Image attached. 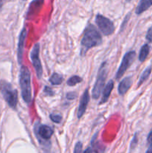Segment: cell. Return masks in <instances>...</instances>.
Wrapping results in <instances>:
<instances>
[{"label":"cell","instance_id":"1","mask_svg":"<svg viewBox=\"0 0 152 153\" xmlns=\"http://www.w3.org/2000/svg\"><path fill=\"white\" fill-rule=\"evenodd\" d=\"M102 41V38L99 31L92 24H89L85 29L83 36L81 39V46L85 49L99 46Z\"/></svg>","mask_w":152,"mask_h":153},{"label":"cell","instance_id":"2","mask_svg":"<svg viewBox=\"0 0 152 153\" xmlns=\"http://www.w3.org/2000/svg\"><path fill=\"white\" fill-rule=\"evenodd\" d=\"M19 85L21 88V94L24 101L28 104L31 102V72L25 66H22L19 73Z\"/></svg>","mask_w":152,"mask_h":153},{"label":"cell","instance_id":"3","mask_svg":"<svg viewBox=\"0 0 152 153\" xmlns=\"http://www.w3.org/2000/svg\"><path fill=\"white\" fill-rule=\"evenodd\" d=\"M0 91L11 108L16 109L18 102V93L16 89L13 88L11 84L6 81L0 82Z\"/></svg>","mask_w":152,"mask_h":153},{"label":"cell","instance_id":"4","mask_svg":"<svg viewBox=\"0 0 152 153\" xmlns=\"http://www.w3.org/2000/svg\"><path fill=\"white\" fill-rule=\"evenodd\" d=\"M107 76V62H104L102 63L101 67L99 68V70H98L95 84L93 87V90H92V97L95 99V100L98 99V97H100V94H101L103 88H104Z\"/></svg>","mask_w":152,"mask_h":153},{"label":"cell","instance_id":"5","mask_svg":"<svg viewBox=\"0 0 152 153\" xmlns=\"http://www.w3.org/2000/svg\"><path fill=\"white\" fill-rule=\"evenodd\" d=\"M95 23L104 35L108 36L114 32L115 27L113 22L103 15L98 14L95 16Z\"/></svg>","mask_w":152,"mask_h":153},{"label":"cell","instance_id":"6","mask_svg":"<svg viewBox=\"0 0 152 153\" xmlns=\"http://www.w3.org/2000/svg\"><path fill=\"white\" fill-rule=\"evenodd\" d=\"M135 58H136L135 51H130V52H127V53L125 54V56L123 57V59H122V63H121L120 66H119V69H118L117 73H116V79H119L121 77H122L124 73L127 71V70H128V69L131 67V64H133Z\"/></svg>","mask_w":152,"mask_h":153},{"label":"cell","instance_id":"7","mask_svg":"<svg viewBox=\"0 0 152 153\" xmlns=\"http://www.w3.org/2000/svg\"><path fill=\"white\" fill-rule=\"evenodd\" d=\"M31 60L33 67L36 70L37 78L40 79L43 76V67L40 60V44L37 43L34 44L31 52Z\"/></svg>","mask_w":152,"mask_h":153},{"label":"cell","instance_id":"8","mask_svg":"<svg viewBox=\"0 0 152 153\" xmlns=\"http://www.w3.org/2000/svg\"><path fill=\"white\" fill-rule=\"evenodd\" d=\"M43 2H44V0H33L30 4L28 11H27V19L34 18L40 11L43 7Z\"/></svg>","mask_w":152,"mask_h":153},{"label":"cell","instance_id":"9","mask_svg":"<svg viewBox=\"0 0 152 153\" xmlns=\"http://www.w3.org/2000/svg\"><path fill=\"white\" fill-rule=\"evenodd\" d=\"M27 31L25 27H23V28L21 31L19 37V41H18V47H17V59L19 64H22V57H23V52H24V45H25V40L26 38Z\"/></svg>","mask_w":152,"mask_h":153},{"label":"cell","instance_id":"10","mask_svg":"<svg viewBox=\"0 0 152 153\" xmlns=\"http://www.w3.org/2000/svg\"><path fill=\"white\" fill-rule=\"evenodd\" d=\"M89 89L86 88L85 91L83 92V96H82L81 99H80V104H79L78 110H77V117L80 118L83 114H84L85 111L86 110V107L89 103Z\"/></svg>","mask_w":152,"mask_h":153},{"label":"cell","instance_id":"11","mask_svg":"<svg viewBox=\"0 0 152 153\" xmlns=\"http://www.w3.org/2000/svg\"><path fill=\"white\" fill-rule=\"evenodd\" d=\"M133 83V79L131 76H128V77L125 78L124 79H122L121 81V82L119 83V88H118V91H119V94L120 95H124L127 93V91L129 90V88H131V85Z\"/></svg>","mask_w":152,"mask_h":153},{"label":"cell","instance_id":"12","mask_svg":"<svg viewBox=\"0 0 152 153\" xmlns=\"http://www.w3.org/2000/svg\"><path fill=\"white\" fill-rule=\"evenodd\" d=\"M53 134V130L49 126L42 125L39 127V135L45 140H49Z\"/></svg>","mask_w":152,"mask_h":153},{"label":"cell","instance_id":"13","mask_svg":"<svg viewBox=\"0 0 152 153\" xmlns=\"http://www.w3.org/2000/svg\"><path fill=\"white\" fill-rule=\"evenodd\" d=\"M113 88H114V82H113V81L110 80L108 82V83L107 84V85H106L105 88L104 89V91H103L102 98H101V101L100 102V104L105 103L108 100Z\"/></svg>","mask_w":152,"mask_h":153},{"label":"cell","instance_id":"14","mask_svg":"<svg viewBox=\"0 0 152 153\" xmlns=\"http://www.w3.org/2000/svg\"><path fill=\"white\" fill-rule=\"evenodd\" d=\"M152 6V0H140L136 8V13L139 15Z\"/></svg>","mask_w":152,"mask_h":153},{"label":"cell","instance_id":"15","mask_svg":"<svg viewBox=\"0 0 152 153\" xmlns=\"http://www.w3.org/2000/svg\"><path fill=\"white\" fill-rule=\"evenodd\" d=\"M151 70H152V67L151 66H149V67H148L147 68H146L145 70L143 71V73H142L141 76H140L139 80L138 87L141 86V85H142V84L144 83V82H145L148 79L149 76H150V75H151Z\"/></svg>","mask_w":152,"mask_h":153},{"label":"cell","instance_id":"16","mask_svg":"<svg viewBox=\"0 0 152 153\" xmlns=\"http://www.w3.org/2000/svg\"><path fill=\"white\" fill-rule=\"evenodd\" d=\"M149 51H150V47L148 44H144L142 46L141 49H140L139 55V60L141 62H143L146 59V58H147L149 54Z\"/></svg>","mask_w":152,"mask_h":153},{"label":"cell","instance_id":"17","mask_svg":"<svg viewBox=\"0 0 152 153\" xmlns=\"http://www.w3.org/2000/svg\"><path fill=\"white\" fill-rule=\"evenodd\" d=\"M49 82L53 85H61L63 82V77L58 73H55L51 76L50 79H49Z\"/></svg>","mask_w":152,"mask_h":153},{"label":"cell","instance_id":"18","mask_svg":"<svg viewBox=\"0 0 152 153\" xmlns=\"http://www.w3.org/2000/svg\"><path fill=\"white\" fill-rule=\"evenodd\" d=\"M80 82H82V79L78 76H73L72 77H71L70 79H68L67 81V85L69 86H75L77 84L80 83Z\"/></svg>","mask_w":152,"mask_h":153},{"label":"cell","instance_id":"19","mask_svg":"<svg viewBox=\"0 0 152 153\" xmlns=\"http://www.w3.org/2000/svg\"><path fill=\"white\" fill-rule=\"evenodd\" d=\"M95 139H96V137L95 136V137H93V139H92L94 140V143L92 142V146L94 149L93 153H104V147H103V146H100L99 144L95 143Z\"/></svg>","mask_w":152,"mask_h":153},{"label":"cell","instance_id":"20","mask_svg":"<svg viewBox=\"0 0 152 153\" xmlns=\"http://www.w3.org/2000/svg\"><path fill=\"white\" fill-rule=\"evenodd\" d=\"M50 119L55 123H60L62 121V116L58 114H50Z\"/></svg>","mask_w":152,"mask_h":153},{"label":"cell","instance_id":"21","mask_svg":"<svg viewBox=\"0 0 152 153\" xmlns=\"http://www.w3.org/2000/svg\"><path fill=\"white\" fill-rule=\"evenodd\" d=\"M137 143H138V137H137V133H136V134H134V138H133L132 141H131V150H132V149H134V148L137 146Z\"/></svg>","mask_w":152,"mask_h":153},{"label":"cell","instance_id":"22","mask_svg":"<svg viewBox=\"0 0 152 153\" xmlns=\"http://www.w3.org/2000/svg\"><path fill=\"white\" fill-rule=\"evenodd\" d=\"M82 147H83V145L81 142H77L75 146L74 153H82Z\"/></svg>","mask_w":152,"mask_h":153},{"label":"cell","instance_id":"23","mask_svg":"<svg viewBox=\"0 0 152 153\" xmlns=\"http://www.w3.org/2000/svg\"><path fill=\"white\" fill-rule=\"evenodd\" d=\"M146 39L149 42H152V26L148 31L147 34H146Z\"/></svg>","mask_w":152,"mask_h":153},{"label":"cell","instance_id":"24","mask_svg":"<svg viewBox=\"0 0 152 153\" xmlns=\"http://www.w3.org/2000/svg\"><path fill=\"white\" fill-rule=\"evenodd\" d=\"M44 93L46 94V95L47 96H52L54 94V92L52 91V90L50 88H49V87H45Z\"/></svg>","mask_w":152,"mask_h":153},{"label":"cell","instance_id":"25","mask_svg":"<svg viewBox=\"0 0 152 153\" xmlns=\"http://www.w3.org/2000/svg\"><path fill=\"white\" fill-rule=\"evenodd\" d=\"M76 97H77V96H76V94H75V93H74V92L68 93V94H67V95H66V98L68 99V100H74V99H75Z\"/></svg>","mask_w":152,"mask_h":153},{"label":"cell","instance_id":"26","mask_svg":"<svg viewBox=\"0 0 152 153\" xmlns=\"http://www.w3.org/2000/svg\"><path fill=\"white\" fill-rule=\"evenodd\" d=\"M147 141L148 143V144L150 145H152V129L151 130V131L149 132L148 135V137H147Z\"/></svg>","mask_w":152,"mask_h":153},{"label":"cell","instance_id":"27","mask_svg":"<svg viewBox=\"0 0 152 153\" xmlns=\"http://www.w3.org/2000/svg\"><path fill=\"white\" fill-rule=\"evenodd\" d=\"M93 152H94L93 147H88L87 149L83 152V153H93Z\"/></svg>","mask_w":152,"mask_h":153},{"label":"cell","instance_id":"28","mask_svg":"<svg viewBox=\"0 0 152 153\" xmlns=\"http://www.w3.org/2000/svg\"><path fill=\"white\" fill-rule=\"evenodd\" d=\"M145 153H152V145H151V146H149V148L148 149V150L146 151Z\"/></svg>","mask_w":152,"mask_h":153},{"label":"cell","instance_id":"29","mask_svg":"<svg viewBox=\"0 0 152 153\" xmlns=\"http://www.w3.org/2000/svg\"><path fill=\"white\" fill-rule=\"evenodd\" d=\"M2 4H3V1H1V0H0V8H1V7Z\"/></svg>","mask_w":152,"mask_h":153},{"label":"cell","instance_id":"30","mask_svg":"<svg viewBox=\"0 0 152 153\" xmlns=\"http://www.w3.org/2000/svg\"><path fill=\"white\" fill-rule=\"evenodd\" d=\"M23 1H26V0H23Z\"/></svg>","mask_w":152,"mask_h":153},{"label":"cell","instance_id":"31","mask_svg":"<svg viewBox=\"0 0 152 153\" xmlns=\"http://www.w3.org/2000/svg\"><path fill=\"white\" fill-rule=\"evenodd\" d=\"M1 1H3V0H1Z\"/></svg>","mask_w":152,"mask_h":153}]
</instances>
